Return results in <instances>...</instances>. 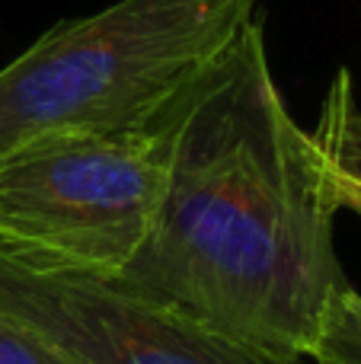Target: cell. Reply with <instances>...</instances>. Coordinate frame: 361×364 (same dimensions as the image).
Returning a JSON list of instances; mask_svg holds the SVG:
<instances>
[{"label": "cell", "mask_w": 361, "mask_h": 364, "mask_svg": "<svg viewBox=\"0 0 361 364\" xmlns=\"http://www.w3.org/2000/svg\"><path fill=\"white\" fill-rule=\"evenodd\" d=\"M166 188L115 282L221 339L311 361L336 297V201L313 134L291 115L262 19L163 112Z\"/></svg>", "instance_id": "6da1fadb"}, {"label": "cell", "mask_w": 361, "mask_h": 364, "mask_svg": "<svg viewBox=\"0 0 361 364\" xmlns=\"http://www.w3.org/2000/svg\"><path fill=\"white\" fill-rule=\"evenodd\" d=\"M259 0H115L61 19L0 68V164L144 128L211 68Z\"/></svg>", "instance_id": "7a4b0ae2"}, {"label": "cell", "mask_w": 361, "mask_h": 364, "mask_svg": "<svg viewBox=\"0 0 361 364\" xmlns=\"http://www.w3.org/2000/svg\"><path fill=\"white\" fill-rule=\"evenodd\" d=\"M166 188V138L90 134L0 164V256L32 272L119 278L147 243Z\"/></svg>", "instance_id": "3957f363"}, {"label": "cell", "mask_w": 361, "mask_h": 364, "mask_svg": "<svg viewBox=\"0 0 361 364\" xmlns=\"http://www.w3.org/2000/svg\"><path fill=\"white\" fill-rule=\"evenodd\" d=\"M0 316L58 364H307L221 339L115 278L32 272L6 256Z\"/></svg>", "instance_id": "277c9868"}, {"label": "cell", "mask_w": 361, "mask_h": 364, "mask_svg": "<svg viewBox=\"0 0 361 364\" xmlns=\"http://www.w3.org/2000/svg\"><path fill=\"white\" fill-rule=\"evenodd\" d=\"M311 134L323 160L336 208L361 214V106L355 100L352 74L345 68H339L333 77L320 109V122Z\"/></svg>", "instance_id": "5b68a950"}, {"label": "cell", "mask_w": 361, "mask_h": 364, "mask_svg": "<svg viewBox=\"0 0 361 364\" xmlns=\"http://www.w3.org/2000/svg\"><path fill=\"white\" fill-rule=\"evenodd\" d=\"M311 364H361V294L352 284L333 304Z\"/></svg>", "instance_id": "8992f818"}, {"label": "cell", "mask_w": 361, "mask_h": 364, "mask_svg": "<svg viewBox=\"0 0 361 364\" xmlns=\"http://www.w3.org/2000/svg\"><path fill=\"white\" fill-rule=\"evenodd\" d=\"M0 364H58L36 339L0 316Z\"/></svg>", "instance_id": "52a82bcc"}]
</instances>
